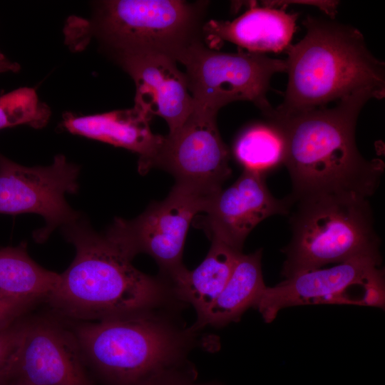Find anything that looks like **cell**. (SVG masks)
<instances>
[{
    "label": "cell",
    "instance_id": "obj_18",
    "mask_svg": "<svg viewBox=\"0 0 385 385\" xmlns=\"http://www.w3.org/2000/svg\"><path fill=\"white\" fill-rule=\"evenodd\" d=\"M262 250L239 256L222 291L190 329L197 332L210 326L222 327L238 321L250 307H255L266 285L262 271Z\"/></svg>",
    "mask_w": 385,
    "mask_h": 385
},
{
    "label": "cell",
    "instance_id": "obj_13",
    "mask_svg": "<svg viewBox=\"0 0 385 385\" xmlns=\"http://www.w3.org/2000/svg\"><path fill=\"white\" fill-rule=\"evenodd\" d=\"M292 205L289 196L278 199L272 195L264 174L244 170L232 185L211 197L200 225L211 240L242 252L247 235L260 222L289 214Z\"/></svg>",
    "mask_w": 385,
    "mask_h": 385
},
{
    "label": "cell",
    "instance_id": "obj_4",
    "mask_svg": "<svg viewBox=\"0 0 385 385\" xmlns=\"http://www.w3.org/2000/svg\"><path fill=\"white\" fill-rule=\"evenodd\" d=\"M304 36L287 49L288 81L273 115L327 107L362 90L385 95V65L374 57L356 28L307 16Z\"/></svg>",
    "mask_w": 385,
    "mask_h": 385
},
{
    "label": "cell",
    "instance_id": "obj_11",
    "mask_svg": "<svg viewBox=\"0 0 385 385\" xmlns=\"http://www.w3.org/2000/svg\"><path fill=\"white\" fill-rule=\"evenodd\" d=\"M381 255L356 257L329 268L297 273L265 288L255 308L269 323L283 308L314 304H359L349 292L353 287L370 289L382 282Z\"/></svg>",
    "mask_w": 385,
    "mask_h": 385
},
{
    "label": "cell",
    "instance_id": "obj_25",
    "mask_svg": "<svg viewBox=\"0 0 385 385\" xmlns=\"http://www.w3.org/2000/svg\"><path fill=\"white\" fill-rule=\"evenodd\" d=\"M194 378H181L168 381L163 385H221L215 382L197 383Z\"/></svg>",
    "mask_w": 385,
    "mask_h": 385
},
{
    "label": "cell",
    "instance_id": "obj_22",
    "mask_svg": "<svg viewBox=\"0 0 385 385\" xmlns=\"http://www.w3.org/2000/svg\"><path fill=\"white\" fill-rule=\"evenodd\" d=\"M27 320L24 315L0 329V385L12 380Z\"/></svg>",
    "mask_w": 385,
    "mask_h": 385
},
{
    "label": "cell",
    "instance_id": "obj_15",
    "mask_svg": "<svg viewBox=\"0 0 385 385\" xmlns=\"http://www.w3.org/2000/svg\"><path fill=\"white\" fill-rule=\"evenodd\" d=\"M150 118L135 107L99 114L78 116L66 113L64 128L74 135L102 141L136 153L138 170L146 173L161 144L163 135L154 134Z\"/></svg>",
    "mask_w": 385,
    "mask_h": 385
},
{
    "label": "cell",
    "instance_id": "obj_3",
    "mask_svg": "<svg viewBox=\"0 0 385 385\" xmlns=\"http://www.w3.org/2000/svg\"><path fill=\"white\" fill-rule=\"evenodd\" d=\"M170 309L79 322L72 331L90 374L103 385H163L197 379L188 358L197 332L182 325Z\"/></svg>",
    "mask_w": 385,
    "mask_h": 385
},
{
    "label": "cell",
    "instance_id": "obj_17",
    "mask_svg": "<svg viewBox=\"0 0 385 385\" xmlns=\"http://www.w3.org/2000/svg\"><path fill=\"white\" fill-rule=\"evenodd\" d=\"M241 253L212 240L205 258L195 269L189 270L185 267L165 279L175 299L181 304H190L199 317L224 289Z\"/></svg>",
    "mask_w": 385,
    "mask_h": 385
},
{
    "label": "cell",
    "instance_id": "obj_6",
    "mask_svg": "<svg viewBox=\"0 0 385 385\" xmlns=\"http://www.w3.org/2000/svg\"><path fill=\"white\" fill-rule=\"evenodd\" d=\"M204 3L181 0H111L99 4L96 14L78 36L98 37L118 56L159 53L175 61L200 40ZM177 62V61H176Z\"/></svg>",
    "mask_w": 385,
    "mask_h": 385
},
{
    "label": "cell",
    "instance_id": "obj_8",
    "mask_svg": "<svg viewBox=\"0 0 385 385\" xmlns=\"http://www.w3.org/2000/svg\"><path fill=\"white\" fill-rule=\"evenodd\" d=\"M210 199L175 184L163 200L133 220L116 217L105 234L133 257L139 253L152 257L159 275L169 279L185 267L182 257L189 227Z\"/></svg>",
    "mask_w": 385,
    "mask_h": 385
},
{
    "label": "cell",
    "instance_id": "obj_1",
    "mask_svg": "<svg viewBox=\"0 0 385 385\" xmlns=\"http://www.w3.org/2000/svg\"><path fill=\"white\" fill-rule=\"evenodd\" d=\"M371 98L381 97L362 90L322 107L286 115H274L270 123L282 134L284 165L289 172L293 204L321 195L351 194L371 197L384 172L381 159L367 160L357 148L355 130L359 114Z\"/></svg>",
    "mask_w": 385,
    "mask_h": 385
},
{
    "label": "cell",
    "instance_id": "obj_24",
    "mask_svg": "<svg viewBox=\"0 0 385 385\" xmlns=\"http://www.w3.org/2000/svg\"><path fill=\"white\" fill-rule=\"evenodd\" d=\"M19 70L20 65L19 63L9 61L0 52V73L17 72Z\"/></svg>",
    "mask_w": 385,
    "mask_h": 385
},
{
    "label": "cell",
    "instance_id": "obj_9",
    "mask_svg": "<svg viewBox=\"0 0 385 385\" xmlns=\"http://www.w3.org/2000/svg\"><path fill=\"white\" fill-rule=\"evenodd\" d=\"M80 168L61 154L47 166L26 167L0 154V213H35L45 226L33 234L36 242H45L53 230L81 215L67 203L65 195L78 189Z\"/></svg>",
    "mask_w": 385,
    "mask_h": 385
},
{
    "label": "cell",
    "instance_id": "obj_2",
    "mask_svg": "<svg viewBox=\"0 0 385 385\" xmlns=\"http://www.w3.org/2000/svg\"><path fill=\"white\" fill-rule=\"evenodd\" d=\"M61 230L76 255L45 299L61 316L93 322L180 304L165 279L137 270L134 257L86 220L80 217Z\"/></svg>",
    "mask_w": 385,
    "mask_h": 385
},
{
    "label": "cell",
    "instance_id": "obj_10",
    "mask_svg": "<svg viewBox=\"0 0 385 385\" xmlns=\"http://www.w3.org/2000/svg\"><path fill=\"white\" fill-rule=\"evenodd\" d=\"M216 116L193 109L176 130L163 137L150 168L168 171L175 185L201 195L212 197L218 192L232 170Z\"/></svg>",
    "mask_w": 385,
    "mask_h": 385
},
{
    "label": "cell",
    "instance_id": "obj_7",
    "mask_svg": "<svg viewBox=\"0 0 385 385\" xmlns=\"http://www.w3.org/2000/svg\"><path fill=\"white\" fill-rule=\"evenodd\" d=\"M182 63L193 109L217 113L227 104L247 101L270 119L274 108L267 93L270 80L277 73L285 72V60L270 58L262 53H225L198 40L177 58Z\"/></svg>",
    "mask_w": 385,
    "mask_h": 385
},
{
    "label": "cell",
    "instance_id": "obj_26",
    "mask_svg": "<svg viewBox=\"0 0 385 385\" xmlns=\"http://www.w3.org/2000/svg\"><path fill=\"white\" fill-rule=\"evenodd\" d=\"M6 385H27L16 381L11 380L8 384Z\"/></svg>",
    "mask_w": 385,
    "mask_h": 385
},
{
    "label": "cell",
    "instance_id": "obj_23",
    "mask_svg": "<svg viewBox=\"0 0 385 385\" xmlns=\"http://www.w3.org/2000/svg\"><path fill=\"white\" fill-rule=\"evenodd\" d=\"M32 306L0 296V329L26 315Z\"/></svg>",
    "mask_w": 385,
    "mask_h": 385
},
{
    "label": "cell",
    "instance_id": "obj_16",
    "mask_svg": "<svg viewBox=\"0 0 385 385\" xmlns=\"http://www.w3.org/2000/svg\"><path fill=\"white\" fill-rule=\"evenodd\" d=\"M297 17L278 7L255 6L232 21H207L202 34L210 47L226 41L250 52H277L290 46Z\"/></svg>",
    "mask_w": 385,
    "mask_h": 385
},
{
    "label": "cell",
    "instance_id": "obj_19",
    "mask_svg": "<svg viewBox=\"0 0 385 385\" xmlns=\"http://www.w3.org/2000/svg\"><path fill=\"white\" fill-rule=\"evenodd\" d=\"M26 246L0 249V296L33 305L50 295L59 274L36 263Z\"/></svg>",
    "mask_w": 385,
    "mask_h": 385
},
{
    "label": "cell",
    "instance_id": "obj_14",
    "mask_svg": "<svg viewBox=\"0 0 385 385\" xmlns=\"http://www.w3.org/2000/svg\"><path fill=\"white\" fill-rule=\"evenodd\" d=\"M117 58L135 83L134 107L150 118H163L169 133L176 130L193 110L185 73L177 62L159 53L125 54Z\"/></svg>",
    "mask_w": 385,
    "mask_h": 385
},
{
    "label": "cell",
    "instance_id": "obj_21",
    "mask_svg": "<svg viewBox=\"0 0 385 385\" xmlns=\"http://www.w3.org/2000/svg\"><path fill=\"white\" fill-rule=\"evenodd\" d=\"M50 116L49 106L32 88H19L0 96V130L19 125L41 128Z\"/></svg>",
    "mask_w": 385,
    "mask_h": 385
},
{
    "label": "cell",
    "instance_id": "obj_12",
    "mask_svg": "<svg viewBox=\"0 0 385 385\" xmlns=\"http://www.w3.org/2000/svg\"><path fill=\"white\" fill-rule=\"evenodd\" d=\"M12 380L27 385H95L72 329L45 317L28 319Z\"/></svg>",
    "mask_w": 385,
    "mask_h": 385
},
{
    "label": "cell",
    "instance_id": "obj_5",
    "mask_svg": "<svg viewBox=\"0 0 385 385\" xmlns=\"http://www.w3.org/2000/svg\"><path fill=\"white\" fill-rule=\"evenodd\" d=\"M292 237L282 250L285 278L304 271L379 255L380 240L374 227L368 198L351 194L312 196L294 202Z\"/></svg>",
    "mask_w": 385,
    "mask_h": 385
},
{
    "label": "cell",
    "instance_id": "obj_20",
    "mask_svg": "<svg viewBox=\"0 0 385 385\" xmlns=\"http://www.w3.org/2000/svg\"><path fill=\"white\" fill-rule=\"evenodd\" d=\"M233 151L244 170L265 175L284 164L285 144L282 133L274 125L257 124L239 135Z\"/></svg>",
    "mask_w": 385,
    "mask_h": 385
}]
</instances>
